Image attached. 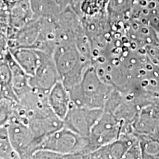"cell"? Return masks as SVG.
<instances>
[{
  "label": "cell",
  "instance_id": "obj_14",
  "mask_svg": "<svg viewBox=\"0 0 159 159\" xmlns=\"http://www.w3.org/2000/svg\"><path fill=\"white\" fill-rule=\"evenodd\" d=\"M33 158L34 159H41V158H63L62 155L57 153V152H53L45 149H39L33 155Z\"/></svg>",
  "mask_w": 159,
  "mask_h": 159
},
{
  "label": "cell",
  "instance_id": "obj_2",
  "mask_svg": "<svg viewBox=\"0 0 159 159\" xmlns=\"http://www.w3.org/2000/svg\"><path fill=\"white\" fill-rule=\"evenodd\" d=\"M60 80L68 90L79 84L93 62L83 55L75 42L57 45L53 52Z\"/></svg>",
  "mask_w": 159,
  "mask_h": 159
},
{
  "label": "cell",
  "instance_id": "obj_4",
  "mask_svg": "<svg viewBox=\"0 0 159 159\" xmlns=\"http://www.w3.org/2000/svg\"><path fill=\"white\" fill-rule=\"evenodd\" d=\"M103 113V109L77 106L71 102L64 119L63 127L83 137L90 136L94 126Z\"/></svg>",
  "mask_w": 159,
  "mask_h": 159
},
{
  "label": "cell",
  "instance_id": "obj_6",
  "mask_svg": "<svg viewBox=\"0 0 159 159\" xmlns=\"http://www.w3.org/2000/svg\"><path fill=\"white\" fill-rule=\"evenodd\" d=\"M58 81H60V76L53 58V54L43 51L42 59L39 68L33 76L30 77L29 83L31 89L48 94L51 89Z\"/></svg>",
  "mask_w": 159,
  "mask_h": 159
},
{
  "label": "cell",
  "instance_id": "obj_7",
  "mask_svg": "<svg viewBox=\"0 0 159 159\" xmlns=\"http://www.w3.org/2000/svg\"><path fill=\"white\" fill-rule=\"evenodd\" d=\"M27 124L35 136L41 140L63 127V119L59 118L50 107L33 114L28 119Z\"/></svg>",
  "mask_w": 159,
  "mask_h": 159
},
{
  "label": "cell",
  "instance_id": "obj_3",
  "mask_svg": "<svg viewBox=\"0 0 159 159\" xmlns=\"http://www.w3.org/2000/svg\"><path fill=\"white\" fill-rule=\"evenodd\" d=\"M7 126L10 142L19 158H33L41 139L35 136L27 122L16 116H13Z\"/></svg>",
  "mask_w": 159,
  "mask_h": 159
},
{
  "label": "cell",
  "instance_id": "obj_5",
  "mask_svg": "<svg viewBox=\"0 0 159 159\" xmlns=\"http://www.w3.org/2000/svg\"><path fill=\"white\" fill-rule=\"evenodd\" d=\"M123 123L112 113L105 111L93 127L90 138L94 148H99L118 139L122 134Z\"/></svg>",
  "mask_w": 159,
  "mask_h": 159
},
{
  "label": "cell",
  "instance_id": "obj_10",
  "mask_svg": "<svg viewBox=\"0 0 159 159\" xmlns=\"http://www.w3.org/2000/svg\"><path fill=\"white\" fill-rule=\"evenodd\" d=\"M5 57L8 62V64L11 67L12 71V77H13V84L15 93L19 99L23 95L27 94L31 89L30 85L29 80L30 76L21 68L16 60L13 58L11 52L7 49L5 52Z\"/></svg>",
  "mask_w": 159,
  "mask_h": 159
},
{
  "label": "cell",
  "instance_id": "obj_1",
  "mask_svg": "<svg viewBox=\"0 0 159 159\" xmlns=\"http://www.w3.org/2000/svg\"><path fill=\"white\" fill-rule=\"evenodd\" d=\"M114 89L101 78L93 63L85 70L79 84L68 91L71 102L77 106L104 109Z\"/></svg>",
  "mask_w": 159,
  "mask_h": 159
},
{
  "label": "cell",
  "instance_id": "obj_16",
  "mask_svg": "<svg viewBox=\"0 0 159 159\" xmlns=\"http://www.w3.org/2000/svg\"><path fill=\"white\" fill-rule=\"evenodd\" d=\"M2 5V0H0V7H1Z\"/></svg>",
  "mask_w": 159,
  "mask_h": 159
},
{
  "label": "cell",
  "instance_id": "obj_8",
  "mask_svg": "<svg viewBox=\"0 0 159 159\" xmlns=\"http://www.w3.org/2000/svg\"><path fill=\"white\" fill-rule=\"evenodd\" d=\"M48 104L52 111L61 119H64L70 108L71 99L69 92L61 80L55 84L47 94Z\"/></svg>",
  "mask_w": 159,
  "mask_h": 159
},
{
  "label": "cell",
  "instance_id": "obj_13",
  "mask_svg": "<svg viewBox=\"0 0 159 159\" xmlns=\"http://www.w3.org/2000/svg\"><path fill=\"white\" fill-rule=\"evenodd\" d=\"M19 159L10 142L7 126L0 127V159Z\"/></svg>",
  "mask_w": 159,
  "mask_h": 159
},
{
  "label": "cell",
  "instance_id": "obj_9",
  "mask_svg": "<svg viewBox=\"0 0 159 159\" xmlns=\"http://www.w3.org/2000/svg\"><path fill=\"white\" fill-rule=\"evenodd\" d=\"M8 49L13 58L23 70L30 77L33 76L41 62L43 51L29 47H19Z\"/></svg>",
  "mask_w": 159,
  "mask_h": 159
},
{
  "label": "cell",
  "instance_id": "obj_11",
  "mask_svg": "<svg viewBox=\"0 0 159 159\" xmlns=\"http://www.w3.org/2000/svg\"><path fill=\"white\" fill-rule=\"evenodd\" d=\"M0 95L8 97L17 102L19 101L13 89L11 67L5 57V54L0 59Z\"/></svg>",
  "mask_w": 159,
  "mask_h": 159
},
{
  "label": "cell",
  "instance_id": "obj_12",
  "mask_svg": "<svg viewBox=\"0 0 159 159\" xmlns=\"http://www.w3.org/2000/svg\"><path fill=\"white\" fill-rule=\"evenodd\" d=\"M18 102L0 95V127L6 126L15 116Z\"/></svg>",
  "mask_w": 159,
  "mask_h": 159
},
{
  "label": "cell",
  "instance_id": "obj_15",
  "mask_svg": "<svg viewBox=\"0 0 159 159\" xmlns=\"http://www.w3.org/2000/svg\"><path fill=\"white\" fill-rule=\"evenodd\" d=\"M6 50H7V49H0V59H1L2 57H3V55H4V54H5Z\"/></svg>",
  "mask_w": 159,
  "mask_h": 159
}]
</instances>
